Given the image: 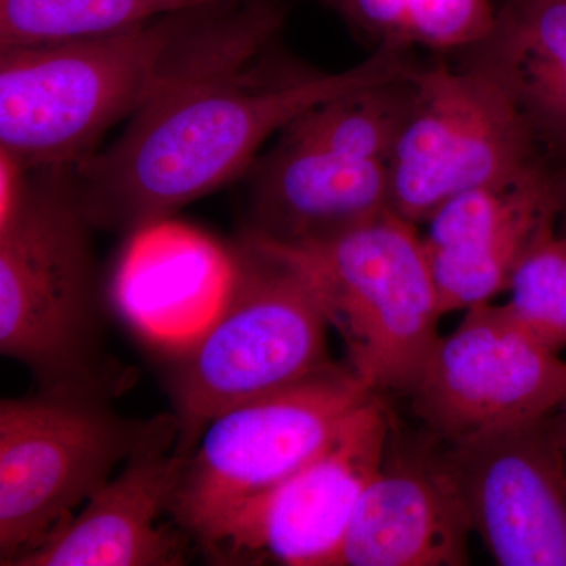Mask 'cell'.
Wrapping results in <instances>:
<instances>
[{
  "label": "cell",
  "instance_id": "6da1fadb",
  "mask_svg": "<svg viewBox=\"0 0 566 566\" xmlns=\"http://www.w3.org/2000/svg\"><path fill=\"white\" fill-rule=\"evenodd\" d=\"M283 0L193 10L153 92L106 150L73 167L93 229L139 233L251 169L260 148L305 112L417 69L411 46L385 41L352 69L283 62Z\"/></svg>",
  "mask_w": 566,
  "mask_h": 566
},
{
  "label": "cell",
  "instance_id": "7a4b0ae2",
  "mask_svg": "<svg viewBox=\"0 0 566 566\" xmlns=\"http://www.w3.org/2000/svg\"><path fill=\"white\" fill-rule=\"evenodd\" d=\"M73 167L24 172L2 192L0 352L54 387L96 389L98 294Z\"/></svg>",
  "mask_w": 566,
  "mask_h": 566
},
{
  "label": "cell",
  "instance_id": "3957f363",
  "mask_svg": "<svg viewBox=\"0 0 566 566\" xmlns=\"http://www.w3.org/2000/svg\"><path fill=\"white\" fill-rule=\"evenodd\" d=\"M329 327L300 271L263 241L243 234L230 256L214 315L175 345V452L188 457L207 424L227 409L292 386L333 363Z\"/></svg>",
  "mask_w": 566,
  "mask_h": 566
},
{
  "label": "cell",
  "instance_id": "277c9868",
  "mask_svg": "<svg viewBox=\"0 0 566 566\" xmlns=\"http://www.w3.org/2000/svg\"><path fill=\"white\" fill-rule=\"evenodd\" d=\"M192 11L112 35L0 50L2 156L31 172L95 155L107 129L148 98Z\"/></svg>",
  "mask_w": 566,
  "mask_h": 566
},
{
  "label": "cell",
  "instance_id": "5b68a950",
  "mask_svg": "<svg viewBox=\"0 0 566 566\" xmlns=\"http://www.w3.org/2000/svg\"><path fill=\"white\" fill-rule=\"evenodd\" d=\"M260 241L308 283L354 374L376 394H408L441 337L444 316L417 223L387 210L326 240Z\"/></svg>",
  "mask_w": 566,
  "mask_h": 566
},
{
  "label": "cell",
  "instance_id": "8992f818",
  "mask_svg": "<svg viewBox=\"0 0 566 566\" xmlns=\"http://www.w3.org/2000/svg\"><path fill=\"white\" fill-rule=\"evenodd\" d=\"M174 415L132 419L96 389L0 401V565L17 566L134 457L175 446Z\"/></svg>",
  "mask_w": 566,
  "mask_h": 566
},
{
  "label": "cell",
  "instance_id": "52a82bcc",
  "mask_svg": "<svg viewBox=\"0 0 566 566\" xmlns=\"http://www.w3.org/2000/svg\"><path fill=\"white\" fill-rule=\"evenodd\" d=\"M376 392L348 364H327L214 417L182 463L172 520L197 543L326 449Z\"/></svg>",
  "mask_w": 566,
  "mask_h": 566
},
{
  "label": "cell",
  "instance_id": "ba28073f",
  "mask_svg": "<svg viewBox=\"0 0 566 566\" xmlns=\"http://www.w3.org/2000/svg\"><path fill=\"white\" fill-rule=\"evenodd\" d=\"M535 132L490 71L417 70L415 102L389 159L392 210L424 223L447 200L534 169Z\"/></svg>",
  "mask_w": 566,
  "mask_h": 566
},
{
  "label": "cell",
  "instance_id": "9c48e42d",
  "mask_svg": "<svg viewBox=\"0 0 566 566\" xmlns=\"http://www.w3.org/2000/svg\"><path fill=\"white\" fill-rule=\"evenodd\" d=\"M417 417L446 446L551 419L566 401V363L502 305L465 311L439 337L408 392Z\"/></svg>",
  "mask_w": 566,
  "mask_h": 566
},
{
  "label": "cell",
  "instance_id": "30bf717a",
  "mask_svg": "<svg viewBox=\"0 0 566 566\" xmlns=\"http://www.w3.org/2000/svg\"><path fill=\"white\" fill-rule=\"evenodd\" d=\"M390 428L375 394L318 457L234 510L200 545L219 560L338 566L357 505L385 463Z\"/></svg>",
  "mask_w": 566,
  "mask_h": 566
},
{
  "label": "cell",
  "instance_id": "8fae6325",
  "mask_svg": "<svg viewBox=\"0 0 566 566\" xmlns=\"http://www.w3.org/2000/svg\"><path fill=\"white\" fill-rule=\"evenodd\" d=\"M551 419L447 446L472 528L499 565L566 566V453Z\"/></svg>",
  "mask_w": 566,
  "mask_h": 566
},
{
  "label": "cell",
  "instance_id": "7c38bea8",
  "mask_svg": "<svg viewBox=\"0 0 566 566\" xmlns=\"http://www.w3.org/2000/svg\"><path fill=\"white\" fill-rule=\"evenodd\" d=\"M560 208L539 166L442 203L422 233L442 314L490 304L506 292L524 256L556 232Z\"/></svg>",
  "mask_w": 566,
  "mask_h": 566
},
{
  "label": "cell",
  "instance_id": "4fadbf2b",
  "mask_svg": "<svg viewBox=\"0 0 566 566\" xmlns=\"http://www.w3.org/2000/svg\"><path fill=\"white\" fill-rule=\"evenodd\" d=\"M471 534L446 453H398L389 442L346 532L338 566H463Z\"/></svg>",
  "mask_w": 566,
  "mask_h": 566
},
{
  "label": "cell",
  "instance_id": "5bb4252c",
  "mask_svg": "<svg viewBox=\"0 0 566 566\" xmlns=\"http://www.w3.org/2000/svg\"><path fill=\"white\" fill-rule=\"evenodd\" d=\"M185 457L175 446L134 457L17 566H174L191 536L172 517Z\"/></svg>",
  "mask_w": 566,
  "mask_h": 566
},
{
  "label": "cell",
  "instance_id": "9a60e30c",
  "mask_svg": "<svg viewBox=\"0 0 566 566\" xmlns=\"http://www.w3.org/2000/svg\"><path fill=\"white\" fill-rule=\"evenodd\" d=\"M249 172L245 234L270 243L326 240L392 210L389 163L345 158L286 134Z\"/></svg>",
  "mask_w": 566,
  "mask_h": 566
},
{
  "label": "cell",
  "instance_id": "2e32d148",
  "mask_svg": "<svg viewBox=\"0 0 566 566\" xmlns=\"http://www.w3.org/2000/svg\"><path fill=\"white\" fill-rule=\"evenodd\" d=\"M479 44L535 134L566 142V0H506Z\"/></svg>",
  "mask_w": 566,
  "mask_h": 566
},
{
  "label": "cell",
  "instance_id": "e0dca14e",
  "mask_svg": "<svg viewBox=\"0 0 566 566\" xmlns=\"http://www.w3.org/2000/svg\"><path fill=\"white\" fill-rule=\"evenodd\" d=\"M416 73L334 96L282 134L357 161L389 163L415 102Z\"/></svg>",
  "mask_w": 566,
  "mask_h": 566
},
{
  "label": "cell",
  "instance_id": "ac0fdd59",
  "mask_svg": "<svg viewBox=\"0 0 566 566\" xmlns=\"http://www.w3.org/2000/svg\"><path fill=\"white\" fill-rule=\"evenodd\" d=\"M237 0H0V50L91 39Z\"/></svg>",
  "mask_w": 566,
  "mask_h": 566
},
{
  "label": "cell",
  "instance_id": "d6986e66",
  "mask_svg": "<svg viewBox=\"0 0 566 566\" xmlns=\"http://www.w3.org/2000/svg\"><path fill=\"white\" fill-rule=\"evenodd\" d=\"M504 307L547 348H566V234L546 237L524 256Z\"/></svg>",
  "mask_w": 566,
  "mask_h": 566
},
{
  "label": "cell",
  "instance_id": "ffe728a7",
  "mask_svg": "<svg viewBox=\"0 0 566 566\" xmlns=\"http://www.w3.org/2000/svg\"><path fill=\"white\" fill-rule=\"evenodd\" d=\"M494 21L490 0H408L405 40L434 50L474 46Z\"/></svg>",
  "mask_w": 566,
  "mask_h": 566
},
{
  "label": "cell",
  "instance_id": "44dd1931",
  "mask_svg": "<svg viewBox=\"0 0 566 566\" xmlns=\"http://www.w3.org/2000/svg\"><path fill=\"white\" fill-rule=\"evenodd\" d=\"M551 422H553L558 442H560L562 449H564L566 453V409H560V412H558L556 417H553Z\"/></svg>",
  "mask_w": 566,
  "mask_h": 566
},
{
  "label": "cell",
  "instance_id": "7402d4cb",
  "mask_svg": "<svg viewBox=\"0 0 566 566\" xmlns=\"http://www.w3.org/2000/svg\"><path fill=\"white\" fill-rule=\"evenodd\" d=\"M562 409H566V401H565L564 408H562Z\"/></svg>",
  "mask_w": 566,
  "mask_h": 566
}]
</instances>
